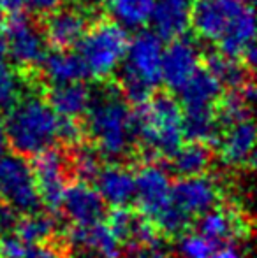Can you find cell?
Here are the masks:
<instances>
[{"mask_svg": "<svg viewBox=\"0 0 257 258\" xmlns=\"http://www.w3.org/2000/svg\"><path fill=\"white\" fill-rule=\"evenodd\" d=\"M86 130L95 150L106 158L117 160L127 155L134 139V112L127 100L115 88H104L92 93L86 109Z\"/></svg>", "mask_w": 257, "mask_h": 258, "instance_id": "cell-1", "label": "cell"}, {"mask_svg": "<svg viewBox=\"0 0 257 258\" xmlns=\"http://www.w3.org/2000/svg\"><path fill=\"white\" fill-rule=\"evenodd\" d=\"M6 121L7 144L16 155L35 156L59 141V114L37 95L20 97L9 107Z\"/></svg>", "mask_w": 257, "mask_h": 258, "instance_id": "cell-2", "label": "cell"}, {"mask_svg": "<svg viewBox=\"0 0 257 258\" xmlns=\"http://www.w3.org/2000/svg\"><path fill=\"white\" fill-rule=\"evenodd\" d=\"M134 112V130L148 156L169 158L183 143L182 105L169 95H151Z\"/></svg>", "mask_w": 257, "mask_h": 258, "instance_id": "cell-3", "label": "cell"}, {"mask_svg": "<svg viewBox=\"0 0 257 258\" xmlns=\"http://www.w3.org/2000/svg\"><path fill=\"white\" fill-rule=\"evenodd\" d=\"M162 39L153 32H139L129 41L122 61L120 88L127 102L144 104L162 83Z\"/></svg>", "mask_w": 257, "mask_h": 258, "instance_id": "cell-4", "label": "cell"}, {"mask_svg": "<svg viewBox=\"0 0 257 258\" xmlns=\"http://www.w3.org/2000/svg\"><path fill=\"white\" fill-rule=\"evenodd\" d=\"M79 46V56L86 74L106 79L120 69L129 46L127 28L117 21H99L85 32Z\"/></svg>", "mask_w": 257, "mask_h": 258, "instance_id": "cell-5", "label": "cell"}, {"mask_svg": "<svg viewBox=\"0 0 257 258\" xmlns=\"http://www.w3.org/2000/svg\"><path fill=\"white\" fill-rule=\"evenodd\" d=\"M0 194L16 213L28 214L41 209L42 202L34 172L25 156L6 153L0 156Z\"/></svg>", "mask_w": 257, "mask_h": 258, "instance_id": "cell-6", "label": "cell"}, {"mask_svg": "<svg viewBox=\"0 0 257 258\" xmlns=\"http://www.w3.org/2000/svg\"><path fill=\"white\" fill-rule=\"evenodd\" d=\"M134 201L144 218L157 223V220L173 206L171 177L161 163L148 162L134 176Z\"/></svg>", "mask_w": 257, "mask_h": 258, "instance_id": "cell-7", "label": "cell"}, {"mask_svg": "<svg viewBox=\"0 0 257 258\" xmlns=\"http://www.w3.org/2000/svg\"><path fill=\"white\" fill-rule=\"evenodd\" d=\"M4 42L7 56L21 69L41 65L46 54V37L27 16L14 14L4 23Z\"/></svg>", "mask_w": 257, "mask_h": 258, "instance_id": "cell-8", "label": "cell"}, {"mask_svg": "<svg viewBox=\"0 0 257 258\" xmlns=\"http://www.w3.org/2000/svg\"><path fill=\"white\" fill-rule=\"evenodd\" d=\"M30 167L34 172L41 202L52 213H57L62 206L64 191L67 188L69 160L65 158L62 151L48 148L34 156V163Z\"/></svg>", "mask_w": 257, "mask_h": 258, "instance_id": "cell-9", "label": "cell"}, {"mask_svg": "<svg viewBox=\"0 0 257 258\" xmlns=\"http://www.w3.org/2000/svg\"><path fill=\"white\" fill-rule=\"evenodd\" d=\"M245 7L240 0H194L190 27L204 41L219 42Z\"/></svg>", "mask_w": 257, "mask_h": 258, "instance_id": "cell-10", "label": "cell"}, {"mask_svg": "<svg viewBox=\"0 0 257 258\" xmlns=\"http://www.w3.org/2000/svg\"><path fill=\"white\" fill-rule=\"evenodd\" d=\"M220 186L212 176H183L171 184V201L183 214L192 220L217 206Z\"/></svg>", "mask_w": 257, "mask_h": 258, "instance_id": "cell-11", "label": "cell"}, {"mask_svg": "<svg viewBox=\"0 0 257 258\" xmlns=\"http://www.w3.org/2000/svg\"><path fill=\"white\" fill-rule=\"evenodd\" d=\"M201 69V48L187 37L169 41L162 51V81L169 90L178 92L187 81Z\"/></svg>", "mask_w": 257, "mask_h": 258, "instance_id": "cell-12", "label": "cell"}, {"mask_svg": "<svg viewBox=\"0 0 257 258\" xmlns=\"http://www.w3.org/2000/svg\"><path fill=\"white\" fill-rule=\"evenodd\" d=\"M220 162L233 169H241L254 162L255 126L250 118L224 126V132L215 139Z\"/></svg>", "mask_w": 257, "mask_h": 258, "instance_id": "cell-13", "label": "cell"}, {"mask_svg": "<svg viewBox=\"0 0 257 258\" xmlns=\"http://www.w3.org/2000/svg\"><path fill=\"white\" fill-rule=\"evenodd\" d=\"M199 234L204 235L215 246L233 244L247 237V220L233 207H212L199 216Z\"/></svg>", "mask_w": 257, "mask_h": 258, "instance_id": "cell-14", "label": "cell"}, {"mask_svg": "<svg viewBox=\"0 0 257 258\" xmlns=\"http://www.w3.org/2000/svg\"><path fill=\"white\" fill-rule=\"evenodd\" d=\"M194 0H155L150 14L151 28L162 41H173L187 34L192 23Z\"/></svg>", "mask_w": 257, "mask_h": 258, "instance_id": "cell-15", "label": "cell"}, {"mask_svg": "<svg viewBox=\"0 0 257 258\" xmlns=\"http://www.w3.org/2000/svg\"><path fill=\"white\" fill-rule=\"evenodd\" d=\"M88 30V16L76 7H57L46 20L44 37L57 49H69L78 46Z\"/></svg>", "mask_w": 257, "mask_h": 258, "instance_id": "cell-16", "label": "cell"}, {"mask_svg": "<svg viewBox=\"0 0 257 258\" xmlns=\"http://www.w3.org/2000/svg\"><path fill=\"white\" fill-rule=\"evenodd\" d=\"M104 201L97 190L85 181L67 184L62 197V206L65 216L74 225H90L104 218Z\"/></svg>", "mask_w": 257, "mask_h": 258, "instance_id": "cell-17", "label": "cell"}, {"mask_svg": "<svg viewBox=\"0 0 257 258\" xmlns=\"http://www.w3.org/2000/svg\"><path fill=\"white\" fill-rule=\"evenodd\" d=\"M67 239L72 248L86 249L95 258L122 256V242L102 220L90 225H74V228L69 230Z\"/></svg>", "mask_w": 257, "mask_h": 258, "instance_id": "cell-18", "label": "cell"}, {"mask_svg": "<svg viewBox=\"0 0 257 258\" xmlns=\"http://www.w3.org/2000/svg\"><path fill=\"white\" fill-rule=\"evenodd\" d=\"M93 179H95V190L104 204L117 207L127 206L130 201H134L136 179L127 167L120 163H110L97 170Z\"/></svg>", "mask_w": 257, "mask_h": 258, "instance_id": "cell-19", "label": "cell"}, {"mask_svg": "<svg viewBox=\"0 0 257 258\" xmlns=\"http://www.w3.org/2000/svg\"><path fill=\"white\" fill-rule=\"evenodd\" d=\"M182 109H215L222 95L220 81L206 69H199L197 72L178 90Z\"/></svg>", "mask_w": 257, "mask_h": 258, "instance_id": "cell-20", "label": "cell"}, {"mask_svg": "<svg viewBox=\"0 0 257 258\" xmlns=\"http://www.w3.org/2000/svg\"><path fill=\"white\" fill-rule=\"evenodd\" d=\"M92 100V92L81 81L53 85L48 93V104L60 118H78L85 114Z\"/></svg>", "mask_w": 257, "mask_h": 258, "instance_id": "cell-21", "label": "cell"}, {"mask_svg": "<svg viewBox=\"0 0 257 258\" xmlns=\"http://www.w3.org/2000/svg\"><path fill=\"white\" fill-rule=\"evenodd\" d=\"M255 20L252 7L247 6L241 14L233 21L227 32L219 39L220 53L231 58H243L245 53L254 46Z\"/></svg>", "mask_w": 257, "mask_h": 258, "instance_id": "cell-22", "label": "cell"}, {"mask_svg": "<svg viewBox=\"0 0 257 258\" xmlns=\"http://www.w3.org/2000/svg\"><path fill=\"white\" fill-rule=\"evenodd\" d=\"M41 65L46 79L52 85L81 81L86 76V69L81 56L78 53L67 51V49H57L53 53H46Z\"/></svg>", "mask_w": 257, "mask_h": 258, "instance_id": "cell-23", "label": "cell"}, {"mask_svg": "<svg viewBox=\"0 0 257 258\" xmlns=\"http://www.w3.org/2000/svg\"><path fill=\"white\" fill-rule=\"evenodd\" d=\"M171 167L180 177L197 176L206 172L212 163V151L206 143L190 141L189 144H180V148L171 156Z\"/></svg>", "mask_w": 257, "mask_h": 258, "instance_id": "cell-24", "label": "cell"}, {"mask_svg": "<svg viewBox=\"0 0 257 258\" xmlns=\"http://www.w3.org/2000/svg\"><path fill=\"white\" fill-rule=\"evenodd\" d=\"M155 0H108V11L118 25L137 30L150 21Z\"/></svg>", "mask_w": 257, "mask_h": 258, "instance_id": "cell-25", "label": "cell"}, {"mask_svg": "<svg viewBox=\"0 0 257 258\" xmlns=\"http://www.w3.org/2000/svg\"><path fill=\"white\" fill-rule=\"evenodd\" d=\"M16 234L25 244H35V242H44L53 235L57 228V221L44 213H28L20 223H14Z\"/></svg>", "mask_w": 257, "mask_h": 258, "instance_id": "cell-26", "label": "cell"}, {"mask_svg": "<svg viewBox=\"0 0 257 258\" xmlns=\"http://www.w3.org/2000/svg\"><path fill=\"white\" fill-rule=\"evenodd\" d=\"M208 71L220 81L222 86L241 88L248 81L247 67L238 61V58H231L226 54H212L208 58Z\"/></svg>", "mask_w": 257, "mask_h": 258, "instance_id": "cell-27", "label": "cell"}, {"mask_svg": "<svg viewBox=\"0 0 257 258\" xmlns=\"http://www.w3.org/2000/svg\"><path fill=\"white\" fill-rule=\"evenodd\" d=\"M222 97V95H220ZM217 112V121L219 126H227L231 123H236L240 119L250 118V102L243 97L241 90H234V92L227 93L222 97L219 104V111Z\"/></svg>", "mask_w": 257, "mask_h": 258, "instance_id": "cell-28", "label": "cell"}, {"mask_svg": "<svg viewBox=\"0 0 257 258\" xmlns=\"http://www.w3.org/2000/svg\"><path fill=\"white\" fill-rule=\"evenodd\" d=\"M217 246L199 232H182L176 244L180 258H208Z\"/></svg>", "mask_w": 257, "mask_h": 258, "instance_id": "cell-29", "label": "cell"}, {"mask_svg": "<svg viewBox=\"0 0 257 258\" xmlns=\"http://www.w3.org/2000/svg\"><path fill=\"white\" fill-rule=\"evenodd\" d=\"M136 221H137V216L132 211H129L125 206H117V207H113V211H111L110 216H108V227L117 235L118 241L124 244V242H130V239H132Z\"/></svg>", "mask_w": 257, "mask_h": 258, "instance_id": "cell-30", "label": "cell"}, {"mask_svg": "<svg viewBox=\"0 0 257 258\" xmlns=\"http://www.w3.org/2000/svg\"><path fill=\"white\" fill-rule=\"evenodd\" d=\"M72 165L74 170L83 181L93 179L97 170L100 169L99 162V151L90 146H78L72 155Z\"/></svg>", "mask_w": 257, "mask_h": 258, "instance_id": "cell-31", "label": "cell"}, {"mask_svg": "<svg viewBox=\"0 0 257 258\" xmlns=\"http://www.w3.org/2000/svg\"><path fill=\"white\" fill-rule=\"evenodd\" d=\"M21 95V81L7 65L0 67V109H9Z\"/></svg>", "mask_w": 257, "mask_h": 258, "instance_id": "cell-32", "label": "cell"}, {"mask_svg": "<svg viewBox=\"0 0 257 258\" xmlns=\"http://www.w3.org/2000/svg\"><path fill=\"white\" fill-rule=\"evenodd\" d=\"M25 249L27 246L18 237V234H0V258H23Z\"/></svg>", "mask_w": 257, "mask_h": 258, "instance_id": "cell-33", "label": "cell"}, {"mask_svg": "<svg viewBox=\"0 0 257 258\" xmlns=\"http://www.w3.org/2000/svg\"><path fill=\"white\" fill-rule=\"evenodd\" d=\"M57 137L64 141L65 144H74L79 143L81 139V126L76 121V118H60L59 116V130H57Z\"/></svg>", "mask_w": 257, "mask_h": 258, "instance_id": "cell-34", "label": "cell"}, {"mask_svg": "<svg viewBox=\"0 0 257 258\" xmlns=\"http://www.w3.org/2000/svg\"><path fill=\"white\" fill-rule=\"evenodd\" d=\"M23 258H65L60 248L53 244H46L44 242H35L30 248L25 249Z\"/></svg>", "mask_w": 257, "mask_h": 258, "instance_id": "cell-35", "label": "cell"}, {"mask_svg": "<svg viewBox=\"0 0 257 258\" xmlns=\"http://www.w3.org/2000/svg\"><path fill=\"white\" fill-rule=\"evenodd\" d=\"M130 258H168V253H166V248L162 246V241H161V242H157V244L136 248V251L132 253Z\"/></svg>", "mask_w": 257, "mask_h": 258, "instance_id": "cell-36", "label": "cell"}, {"mask_svg": "<svg viewBox=\"0 0 257 258\" xmlns=\"http://www.w3.org/2000/svg\"><path fill=\"white\" fill-rule=\"evenodd\" d=\"M62 0H27V6L37 14H49L60 7Z\"/></svg>", "mask_w": 257, "mask_h": 258, "instance_id": "cell-37", "label": "cell"}, {"mask_svg": "<svg viewBox=\"0 0 257 258\" xmlns=\"http://www.w3.org/2000/svg\"><path fill=\"white\" fill-rule=\"evenodd\" d=\"M14 223H16V211H13L7 204H0V234L9 232Z\"/></svg>", "mask_w": 257, "mask_h": 258, "instance_id": "cell-38", "label": "cell"}, {"mask_svg": "<svg viewBox=\"0 0 257 258\" xmlns=\"http://www.w3.org/2000/svg\"><path fill=\"white\" fill-rule=\"evenodd\" d=\"M25 6H27V0H0V13L14 16L23 13Z\"/></svg>", "mask_w": 257, "mask_h": 258, "instance_id": "cell-39", "label": "cell"}, {"mask_svg": "<svg viewBox=\"0 0 257 258\" xmlns=\"http://www.w3.org/2000/svg\"><path fill=\"white\" fill-rule=\"evenodd\" d=\"M208 258H245V255L238 248H234V246L224 244V246H220L219 249L217 248L213 249L212 255H210Z\"/></svg>", "mask_w": 257, "mask_h": 258, "instance_id": "cell-40", "label": "cell"}, {"mask_svg": "<svg viewBox=\"0 0 257 258\" xmlns=\"http://www.w3.org/2000/svg\"><path fill=\"white\" fill-rule=\"evenodd\" d=\"M7 148V134H6V121L2 118V112H0V156L6 153Z\"/></svg>", "mask_w": 257, "mask_h": 258, "instance_id": "cell-41", "label": "cell"}, {"mask_svg": "<svg viewBox=\"0 0 257 258\" xmlns=\"http://www.w3.org/2000/svg\"><path fill=\"white\" fill-rule=\"evenodd\" d=\"M7 60V48H6V42H4V37H0V67L6 65Z\"/></svg>", "mask_w": 257, "mask_h": 258, "instance_id": "cell-42", "label": "cell"}, {"mask_svg": "<svg viewBox=\"0 0 257 258\" xmlns=\"http://www.w3.org/2000/svg\"><path fill=\"white\" fill-rule=\"evenodd\" d=\"M74 2H78L79 6H97L102 0H74Z\"/></svg>", "mask_w": 257, "mask_h": 258, "instance_id": "cell-43", "label": "cell"}, {"mask_svg": "<svg viewBox=\"0 0 257 258\" xmlns=\"http://www.w3.org/2000/svg\"><path fill=\"white\" fill-rule=\"evenodd\" d=\"M240 2H248V0H240Z\"/></svg>", "mask_w": 257, "mask_h": 258, "instance_id": "cell-44", "label": "cell"}]
</instances>
